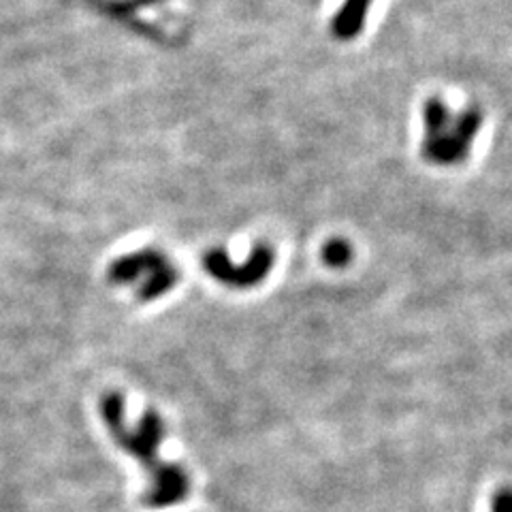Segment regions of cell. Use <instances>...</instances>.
Here are the masks:
<instances>
[{
  "label": "cell",
  "mask_w": 512,
  "mask_h": 512,
  "mask_svg": "<svg viewBox=\"0 0 512 512\" xmlns=\"http://www.w3.org/2000/svg\"><path fill=\"white\" fill-rule=\"evenodd\" d=\"M491 512H512V495L508 489H500L493 495Z\"/></svg>",
  "instance_id": "cell-8"
},
{
  "label": "cell",
  "mask_w": 512,
  "mask_h": 512,
  "mask_svg": "<svg viewBox=\"0 0 512 512\" xmlns=\"http://www.w3.org/2000/svg\"><path fill=\"white\" fill-rule=\"evenodd\" d=\"M101 416L116 444L135 457L152 476L148 491V504L163 508L178 504L188 493V476L178 468L165 463L158 455V446L163 442L165 425L154 410L141 416L137 429H128L124 412V395L109 391L101 397Z\"/></svg>",
  "instance_id": "cell-1"
},
{
  "label": "cell",
  "mask_w": 512,
  "mask_h": 512,
  "mask_svg": "<svg viewBox=\"0 0 512 512\" xmlns=\"http://www.w3.org/2000/svg\"><path fill=\"white\" fill-rule=\"evenodd\" d=\"M175 282H178V269H175L169 263H165L163 267H158L156 271H152L148 282L141 286L139 297L143 301H152V299H156L160 295H165L167 291H171V288L175 286Z\"/></svg>",
  "instance_id": "cell-6"
},
{
  "label": "cell",
  "mask_w": 512,
  "mask_h": 512,
  "mask_svg": "<svg viewBox=\"0 0 512 512\" xmlns=\"http://www.w3.org/2000/svg\"><path fill=\"white\" fill-rule=\"evenodd\" d=\"M480 124H483V114L476 109H468L461 116L451 118L436 135L425 137V158L438 165L459 163L461 158H466Z\"/></svg>",
  "instance_id": "cell-2"
},
{
  "label": "cell",
  "mask_w": 512,
  "mask_h": 512,
  "mask_svg": "<svg viewBox=\"0 0 512 512\" xmlns=\"http://www.w3.org/2000/svg\"><path fill=\"white\" fill-rule=\"evenodd\" d=\"M370 7L372 0H344L338 15L333 18V35L342 41L355 39L365 26Z\"/></svg>",
  "instance_id": "cell-5"
},
{
  "label": "cell",
  "mask_w": 512,
  "mask_h": 512,
  "mask_svg": "<svg viewBox=\"0 0 512 512\" xmlns=\"http://www.w3.org/2000/svg\"><path fill=\"white\" fill-rule=\"evenodd\" d=\"M165 263H169L165 259L163 252L158 250H141V252H133V254H126L122 259L114 261L109 265L107 276L114 284H128L137 280L143 274H152L158 267H163Z\"/></svg>",
  "instance_id": "cell-4"
},
{
  "label": "cell",
  "mask_w": 512,
  "mask_h": 512,
  "mask_svg": "<svg viewBox=\"0 0 512 512\" xmlns=\"http://www.w3.org/2000/svg\"><path fill=\"white\" fill-rule=\"evenodd\" d=\"M352 250L350 246L344 242V239H331L329 244H325L323 248V261L329 267H344L350 263Z\"/></svg>",
  "instance_id": "cell-7"
},
{
  "label": "cell",
  "mask_w": 512,
  "mask_h": 512,
  "mask_svg": "<svg viewBox=\"0 0 512 512\" xmlns=\"http://www.w3.org/2000/svg\"><path fill=\"white\" fill-rule=\"evenodd\" d=\"M274 261L276 256L271 252V248L261 244L250 252L248 261L244 265H235L229 259L227 252L212 250L203 256V267L207 269V274L222 284L235 286V288H248L267 278L269 269L274 267Z\"/></svg>",
  "instance_id": "cell-3"
}]
</instances>
